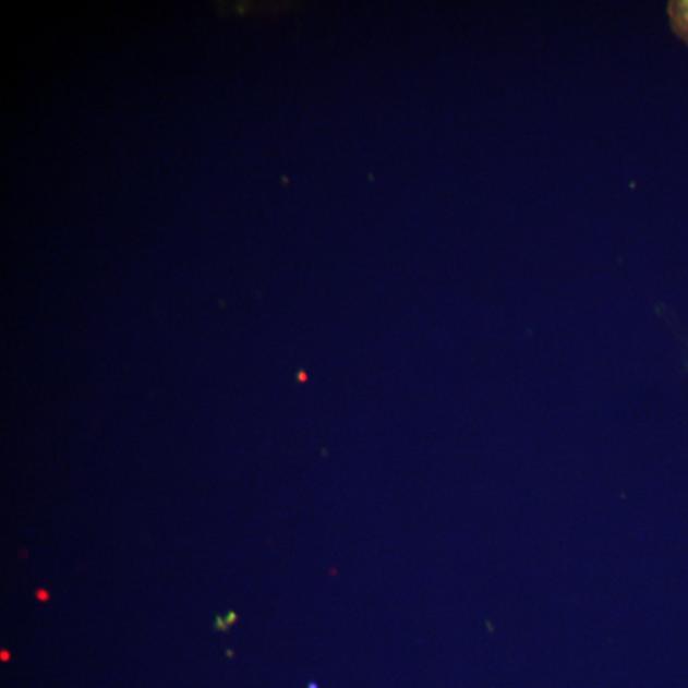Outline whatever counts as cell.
<instances>
[{
    "mask_svg": "<svg viewBox=\"0 0 688 688\" xmlns=\"http://www.w3.org/2000/svg\"><path fill=\"white\" fill-rule=\"evenodd\" d=\"M36 595H37V599H39L41 602L49 600V593L47 591H44V589H40V591H37Z\"/></svg>",
    "mask_w": 688,
    "mask_h": 688,
    "instance_id": "2",
    "label": "cell"
},
{
    "mask_svg": "<svg viewBox=\"0 0 688 688\" xmlns=\"http://www.w3.org/2000/svg\"><path fill=\"white\" fill-rule=\"evenodd\" d=\"M667 13L673 33L688 47V0H672Z\"/></svg>",
    "mask_w": 688,
    "mask_h": 688,
    "instance_id": "1",
    "label": "cell"
},
{
    "mask_svg": "<svg viewBox=\"0 0 688 688\" xmlns=\"http://www.w3.org/2000/svg\"><path fill=\"white\" fill-rule=\"evenodd\" d=\"M309 688H317V685L315 683H312L309 685Z\"/></svg>",
    "mask_w": 688,
    "mask_h": 688,
    "instance_id": "4",
    "label": "cell"
},
{
    "mask_svg": "<svg viewBox=\"0 0 688 688\" xmlns=\"http://www.w3.org/2000/svg\"><path fill=\"white\" fill-rule=\"evenodd\" d=\"M2 657H3V661L4 660L9 661V653H7L5 650H3V652H2Z\"/></svg>",
    "mask_w": 688,
    "mask_h": 688,
    "instance_id": "3",
    "label": "cell"
}]
</instances>
